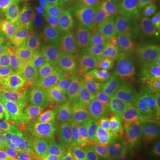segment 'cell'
Returning <instances> with one entry per match:
<instances>
[{
	"mask_svg": "<svg viewBox=\"0 0 160 160\" xmlns=\"http://www.w3.org/2000/svg\"><path fill=\"white\" fill-rule=\"evenodd\" d=\"M117 89L121 102L142 110L152 119L158 108V95L146 63L140 62L129 66L119 77Z\"/></svg>",
	"mask_w": 160,
	"mask_h": 160,
	"instance_id": "obj_1",
	"label": "cell"
},
{
	"mask_svg": "<svg viewBox=\"0 0 160 160\" xmlns=\"http://www.w3.org/2000/svg\"><path fill=\"white\" fill-rule=\"evenodd\" d=\"M113 132L132 149L142 150L152 141L155 127L145 112L122 103Z\"/></svg>",
	"mask_w": 160,
	"mask_h": 160,
	"instance_id": "obj_2",
	"label": "cell"
},
{
	"mask_svg": "<svg viewBox=\"0 0 160 160\" xmlns=\"http://www.w3.org/2000/svg\"><path fill=\"white\" fill-rule=\"evenodd\" d=\"M67 29L68 23L62 12L56 6H50L40 22L35 58L49 57L61 61Z\"/></svg>",
	"mask_w": 160,
	"mask_h": 160,
	"instance_id": "obj_3",
	"label": "cell"
},
{
	"mask_svg": "<svg viewBox=\"0 0 160 160\" xmlns=\"http://www.w3.org/2000/svg\"><path fill=\"white\" fill-rule=\"evenodd\" d=\"M118 85V84H117ZM117 85L87 92L81 101L93 124L113 132L121 106Z\"/></svg>",
	"mask_w": 160,
	"mask_h": 160,
	"instance_id": "obj_4",
	"label": "cell"
},
{
	"mask_svg": "<svg viewBox=\"0 0 160 160\" xmlns=\"http://www.w3.org/2000/svg\"><path fill=\"white\" fill-rule=\"evenodd\" d=\"M149 39L141 19L128 21L118 37V60L128 67L142 62L149 50Z\"/></svg>",
	"mask_w": 160,
	"mask_h": 160,
	"instance_id": "obj_5",
	"label": "cell"
},
{
	"mask_svg": "<svg viewBox=\"0 0 160 160\" xmlns=\"http://www.w3.org/2000/svg\"><path fill=\"white\" fill-rule=\"evenodd\" d=\"M31 146L49 160H73L75 158V140L58 123L45 129Z\"/></svg>",
	"mask_w": 160,
	"mask_h": 160,
	"instance_id": "obj_6",
	"label": "cell"
},
{
	"mask_svg": "<svg viewBox=\"0 0 160 160\" xmlns=\"http://www.w3.org/2000/svg\"><path fill=\"white\" fill-rule=\"evenodd\" d=\"M65 68L62 62L49 57L35 58L20 85L29 96L45 92L59 72Z\"/></svg>",
	"mask_w": 160,
	"mask_h": 160,
	"instance_id": "obj_7",
	"label": "cell"
},
{
	"mask_svg": "<svg viewBox=\"0 0 160 160\" xmlns=\"http://www.w3.org/2000/svg\"><path fill=\"white\" fill-rule=\"evenodd\" d=\"M38 3L37 1H31L18 12L9 24L12 39L33 51L41 22L37 8Z\"/></svg>",
	"mask_w": 160,
	"mask_h": 160,
	"instance_id": "obj_8",
	"label": "cell"
},
{
	"mask_svg": "<svg viewBox=\"0 0 160 160\" xmlns=\"http://www.w3.org/2000/svg\"><path fill=\"white\" fill-rule=\"evenodd\" d=\"M84 71L87 80L93 86H115L119 79V60L94 49L86 59Z\"/></svg>",
	"mask_w": 160,
	"mask_h": 160,
	"instance_id": "obj_9",
	"label": "cell"
},
{
	"mask_svg": "<svg viewBox=\"0 0 160 160\" xmlns=\"http://www.w3.org/2000/svg\"><path fill=\"white\" fill-rule=\"evenodd\" d=\"M22 96L26 100L38 118L42 127V132L56 124L62 118L69 106V103L49 92H41L32 96L22 92Z\"/></svg>",
	"mask_w": 160,
	"mask_h": 160,
	"instance_id": "obj_10",
	"label": "cell"
},
{
	"mask_svg": "<svg viewBox=\"0 0 160 160\" xmlns=\"http://www.w3.org/2000/svg\"><path fill=\"white\" fill-rule=\"evenodd\" d=\"M34 59L32 49L19 45L12 38L4 40L0 44V60L12 74L17 78L19 84Z\"/></svg>",
	"mask_w": 160,
	"mask_h": 160,
	"instance_id": "obj_11",
	"label": "cell"
},
{
	"mask_svg": "<svg viewBox=\"0 0 160 160\" xmlns=\"http://www.w3.org/2000/svg\"><path fill=\"white\" fill-rule=\"evenodd\" d=\"M83 92L79 73L73 68H63L45 92H49L68 103L76 102Z\"/></svg>",
	"mask_w": 160,
	"mask_h": 160,
	"instance_id": "obj_12",
	"label": "cell"
},
{
	"mask_svg": "<svg viewBox=\"0 0 160 160\" xmlns=\"http://www.w3.org/2000/svg\"><path fill=\"white\" fill-rule=\"evenodd\" d=\"M114 132H108L92 124L75 140V158H79L102 149L110 142Z\"/></svg>",
	"mask_w": 160,
	"mask_h": 160,
	"instance_id": "obj_13",
	"label": "cell"
},
{
	"mask_svg": "<svg viewBox=\"0 0 160 160\" xmlns=\"http://www.w3.org/2000/svg\"><path fill=\"white\" fill-rule=\"evenodd\" d=\"M57 123L74 140L93 124L82 102L78 101L69 104L67 111Z\"/></svg>",
	"mask_w": 160,
	"mask_h": 160,
	"instance_id": "obj_14",
	"label": "cell"
},
{
	"mask_svg": "<svg viewBox=\"0 0 160 160\" xmlns=\"http://www.w3.org/2000/svg\"><path fill=\"white\" fill-rule=\"evenodd\" d=\"M87 32L75 25H68L62 56L61 61L65 68L83 55L87 46Z\"/></svg>",
	"mask_w": 160,
	"mask_h": 160,
	"instance_id": "obj_15",
	"label": "cell"
},
{
	"mask_svg": "<svg viewBox=\"0 0 160 160\" xmlns=\"http://www.w3.org/2000/svg\"><path fill=\"white\" fill-rule=\"evenodd\" d=\"M13 102L17 106L19 111L22 134L29 141L30 145H32L42 132L40 122L22 95H17L13 99Z\"/></svg>",
	"mask_w": 160,
	"mask_h": 160,
	"instance_id": "obj_16",
	"label": "cell"
},
{
	"mask_svg": "<svg viewBox=\"0 0 160 160\" xmlns=\"http://www.w3.org/2000/svg\"><path fill=\"white\" fill-rule=\"evenodd\" d=\"M127 22L128 20L123 12L99 9L91 22V25L100 31L118 38Z\"/></svg>",
	"mask_w": 160,
	"mask_h": 160,
	"instance_id": "obj_17",
	"label": "cell"
},
{
	"mask_svg": "<svg viewBox=\"0 0 160 160\" xmlns=\"http://www.w3.org/2000/svg\"><path fill=\"white\" fill-rule=\"evenodd\" d=\"M134 150L135 149H132L125 141L114 133L110 142L102 149L73 160H120Z\"/></svg>",
	"mask_w": 160,
	"mask_h": 160,
	"instance_id": "obj_18",
	"label": "cell"
},
{
	"mask_svg": "<svg viewBox=\"0 0 160 160\" xmlns=\"http://www.w3.org/2000/svg\"><path fill=\"white\" fill-rule=\"evenodd\" d=\"M92 42L96 46V50L103 54L118 59V38L111 35L100 31L90 25L86 30Z\"/></svg>",
	"mask_w": 160,
	"mask_h": 160,
	"instance_id": "obj_19",
	"label": "cell"
},
{
	"mask_svg": "<svg viewBox=\"0 0 160 160\" xmlns=\"http://www.w3.org/2000/svg\"><path fill=\"white\" fill-rule=\"evenodd\" d=\"M22 133L19 111L13 100L0 109V135Z\"/></svg>",
	"mask_w": 160,
	"mask_h": 160,
	"instance_id": "obj_20",
	"label": "cell"
},
{
	"mask_svg": "<svg viewBox=\"0 0 160 160\" xmlns=\"http://www.w3.org/2000/svg\"><path fill=\"white\" fill-rule=\"evenodd\" d=\"M30 145L22 133L0 135V159L6 158Z\"/></svg>",
	"mask_w": 160,
	"mask_h": 160,
	"instance_id": "obj_21",
	"label": "cell"
},
{
	"mask_svg": "<svg viewBox=\"0 0 160 160\" xmlns=\"http://www.w3.org/2000/svg\"><path fill=\"white\" fill-rule=\"evenodd\" d=\"M32 0H0V21L9 25L12 18Z\"/></svg>",
	"mask_w": 160,
	"mask_h": 160,
	"instance_id": "obj_22",
	"label": "cell"
},
{
	"mask_svg": "<svg viewBox=\"0 0 160 160\" xmlns=\"http://www.w3.org/2000/svg\"><path fill=\"white\" fill-rule=\"evenodd\" d=\"M142 22L160 48V7L153 6L145 12Z\"/></svg>",
	"mask_w": 160,
	"mask_h": 160,
	"instance_id": "obj_23",
	"label": "cell"
},
{
	"mask_svg": "<svg viewBox=\"0 0 160 160\" xmlns=\"http://www.w3.org/2000/svg\"><path fill=\"white\" fill-rule=\"evenodd\" d=\"M0 160H49L46 156L42 154L38 149L29 145L17 151L11 157Z\"/></svg>",
	"mask_w": 160,
	"mask_h": 160,
	"instance_id": "obj_24",
	"label": "cell"
},
{
	"mask_svg": "<svg viewBox=\"0 0 160 160\" xmlns=\"http://www.w3.org/2000/svg\"><path fill=\"white\" fill-rule=\"evenodd\" d=\"M157 95L160 96V48H157L152 58L151 68L149 69Z\"/></svg>",
	"mask_w": 160,
	"mask_h": 160,
	"instance_id": "obj_25",
	"label": "cell"
},
{
	"mask_svg": "<svg viewBox=\"0 0 160 160\" xmlns=\"http://www.w3.org/2000/svg\"><path fill=\"white\" fill-rule=\"evenodd\" d=\"M77 4L79 8L80 12L91 23L99 8L95 6L92 0H77Z\"/></svg>",
	"mask_w": 160,
	"mask_h": 160,
	"instance_id": "obj_26",
	"label": "cell"
},
{
	"mask_svg": "<svg viewBox=\"0 0 160 160\" xmlns=\"http://www.w3.org/2000/svg\"><path fill=\"white\" fill-rule=\"evenodd\" d=\"M92 1L99 9L105 11L122 12L118 0H92Z\"/></svg>",
	"mask_w": 160,
	"mask_h": 160,
	"instance_id": "obj_27",
	"label": "cell"
},
{
	"mask_svg": "<svg viewBox=\"0 0 160 160\" xmlns=\"http://www.w3.org/2000/svg\"><path fill=\"white\" fill-rule=\"evenodd\" d=\"M69 20L73 22V25L86 31L91 25L90 22L81 12H70L69 14Z\"/></svg>",
	"mask_w": 160,
	"mask_h": 160,
	"instance_id": "obj_28",
	"label": "cell"
},
{
	"mask_svg": "<svg viewBox=\"0 0 160 160\" xmlns=\"http://www.w3.org/2000/svg\"><path fill=\"white\" fill-rule=\"evenodd\" d=\"M12 76L8 72V69L4 64H0V91L10 86Z\"/></svg>",
	"mask_w": 160,
	"mask_h": 160,
	"instance_id": "obj_29",
	"label": "cell"
},
{
	"mask_svg": "<svg viewBox=\"0 0 160 160\" xmlns=\"http://www.w3.org/2000/svg\"><path fill=\"white\" fill-rule=\"evenodd\" d=\"M17 95V92L12 90H7V89L1 90L0 91V109L3 108L9 102L12 101Z\"/></svg>",
	"mask_w": 160,
	"mask_h": 160,
	"instance_id": "obj_30",
	"label": "cell"
},
{
	"mask_svg": "<svg viewBox=\"0 0 160 160\" xmlns=\"http://www.w3.org/2000/svg\"><path fill=\"white\" fill-rule=\"evenodd\" d=\"M146 1H148V0H118L122 12L128 10L131 6L142 4V3H144Z\"/></svg>",
	"mask_w": 160,
	"mask_h": 160,
	"instance_id": "obj_31",
	"label": "cell"
},
{
	"mask_svg": "<svg viewBox=\"0 0 160 160\" xmlns=\"http://www.w3.org/2000/svg\"><path fill=\"white\" fill-rule=\"evenodd\" d=\"M146 156V149L142 150H134L130 154L126 155L120 160H144Z\"/></svg>",
	"mask_w": 160,
	"mask_h": 160,
	"instance_id": "obj_32",
	"label": "cell"
},
{
	"mask_svg": "<svg viewBox=\"0 0 160 160\" xmlns=\"http://www.w3.org/2000/svg\"><path fill=\"white\" fill-rule=\"evenodd\" d=\"M144 160H160V152L152 148L146 149V156Z\"/></svg>",
	"mask_w": 160,
	"mask_h": 160,
	"instance_id": "obj_33",
	"label": "cell"
},
{
	"mask_svg": "<svg viewBox=\"0 0 160 160\" xmlns=\"http://www.w3.org/2000/svg\"><path fill=\"white\" fill-rule=\"evenodd\" d=\"M153 148L160 152V112L157 119V138L153 143Z\"/></svg>",
	"mask_w": 160,
	"mask_h": 160,
	"instance_id": "obj_34",
	"label": "cell"
},
{
	"mask_svg": "<svg viewBox=\"0 0 160 160\" xmlns=\"http://www.w3.org/2000/svg\"><path fill=\"white\" fill-rule=\"evenodd\" d=\"M155 6H158L160 7V0H154Z\"/></svg>",
	"mask_w": 160,
	"mask_h": 160,
	"instance_id": "obj_35",
	"label": "cell"
},
{
	"mask_svg": "<svg viewBox=\"0 0 160 160\" xmlns=\"http://www.w3.org/2000/svg\"><path fill=\"white\" fill-rule=\"evenodd\" d=\"M32 1H37V2H41V1H43V2H52L54 0H32Z\"/></svg>",
	"mask_w": 160,
	"mask_h": 160,
	"instance_id": "obj_36",
	"label": "cell"
},
{
	"mask_svg": "<svg viewBox=\"0 0 160 160\" xmlns=\"http://www.w3.org/2000/svg\"><path fill=\"white\" fill-rule=\"evenodd\" d=\"M0 64H3V63H2V62H1V60H0Z\"/></svg>",
	"mask_w": 160,
	"mask_h": 160,
	"instance_id": "obj_37",
	"label": "cell"
}]
</instances>
